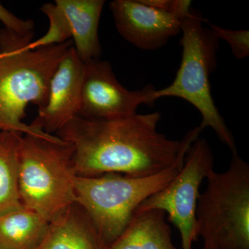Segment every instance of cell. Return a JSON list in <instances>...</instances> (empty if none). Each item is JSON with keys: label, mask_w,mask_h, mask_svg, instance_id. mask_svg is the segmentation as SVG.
Returning <instances> with one entry per match:
<instances>
[{"label": "cell", "mask_w": 249, "mask_h": 249, "mask_svg": "<svg viewBox=\"0 0 249 249\" xmlns=\"http://www.w3.org/2000/svg\"><path fill=\"white\" fill-rule=\"evenodd\" d=\"M160 112L114 119L76 116L57 132L73 147V170L78 177L121 174L142 178L169 168L185 147L199 138V127L182 140H171L157 130Z\"/></svg>", "instance_id": "1"}, {"label": "cell", "mask_w": 249, "mask_h": 249, "mask_svg": "<svg viewBox=\"0 0 249 249\" xmlns=\"http://www.w3.org/2000/svg\"><path fill=\"white\" fill-rule=\"evenodd\" d=\"M190 147L183 149L171 166L152 176L135 178L111 173L76 177V203L88 214L106 247L124 232L139 205L178 175Z\"/></svg>", "instance_id": "2"}, {"label": "cell", "mask_w": 249, "mask_h": 249, "mask_svg": "<svg viewBox=\"0 0 249 249\" xmlns=\"http://www.w3.org/2000/svg\"><path fill=\"white\" fill-rule=\"evenodd\" d=\"M73 147L60 138L24 134L19 147V191L23 206L51 222L76 204Z\"/></svg>", "instance_id": "3"}, {"label": "cell", "mask_w": 249, "mask_h": 249, "mask_svg": "<svg viewBox=\"0 0 249 249\" xmlns=\"http://www.w3.org/2000/svg\"><path fill=\"white\" fill-rule=\"evenodd\" d=\"M73 43L27 50L2 52L0 58V131L31 134L56 140L55 135L34 124H24L28 105L44 107L49 97V84L59 62Z\"/></svg>", "instance_id": "4"}, {"label": "cell", "mask_w": 249, "mask_h": 249, "mask_svg": "<svg viewBox=\"0 0 249 249\" xmlns=\"http://www.w3.org/2000/svg\"><path fill=\"white\" fill-rule=\"evenodd\" d=\"M200 15L191 14L183 21L181 65L173 83L161 89H155L152 101L160 98H182L193 105L202 117L201 131L211 127L224 143L237 152L235 139L219 114L211 94L210 76L217 67L219 39L212 31L204 27Z\"/></svg>", "instance_id": "5"}, {"label": "cell", "mask_w": 249, "mask_h": 249, "mask_svg": "<svg viewBox=\"0 0 249 249\" xmlns=\"http://www.w3.org/2000/svg\"><path fill=\"white\" fill-rule=\"evenodd\" d=\"M198 199V236L218 249H249V165L232 153L227 171L213 170Z\"/></svg>", "instance_id": "6"}, {"label": "cell", "mask_w": 249, "mask_h": 249, "mask_svg": "<svg viewBox=\"0 0 249 249\" xmlns=\"http://www.w3.org/2000/svg\"><path fill=\"white\" fill-rule=\"evenodd\" d=\"M213 167L214 157L209 142L198 138L187 151L178 175L139 205L135 212L152 209L164 211L179 231L182 249H192L198 237L196 210L199 187Z\"/></svg>", "instance_id": "7"}, {"label": "cell", "mask_w": 249, "mask_h": 249, "mask_svg": "<svg viewBox=\"0 0 249 249\" xmlns=\"http://www.w3.org/2000/svg\"><path fill=\"white\" fill-rule=\"evenodd\" d=\"M155 88L147 85L130 91L116 79L111 64L99 59L84 63V76L78 116L93 119H114L137 114L142 104L152 105Z\"/></svg>", "instance_id": "8"}, {"label": "cell", "mask_w": 249, "mask_h": 249, "mask_svg": "<svg viewBox=\"0 0 249 249\" xmlns=\"http://www.w3.org/2000/svg\"><path fill=\"white\" fill-rule=\"evenodd\" d=\"M84 62L73 46L59 62L49 84V97L32 124L53 135L79 114Z\"/></svg>", "instance_id": "9"}, {"label": "cell", "mask_w": 249, "mask_h": 249, "mask_svg": "<svg viewBox=\"0 0 249 249\" xmlns=\"http://www.w3.org/2000/svg\"><path fill=\"white\" fill-rule=\"evenodd\" d=\"M109 9L119 34L139 49H160L181 32L183 22L172 14L145 6L139 0H114Z\"/></svg>", "instance_id": "10"}, {"label": "cell", "mask_w": 249, "mask_h": 249, "mask_svg": "<svg viewBox=\"0 0 249 249\" xmlns=\"http://www.w3.org/2000/svg\"><path fill=\"white\" fill-rule=\"evenodd\" d=\"M86 212L76 203L49 223L36 249H107Z\"/></svg>", "instance_id": "11"}, {"label": "cell", "mask_w": 249, "mask_h": 249, "mask_svg": "<svg viewBox=\"0 0 249 249\" xmlns=\"http://www.w3.org/2000/svg\"><path fill=\"white\" fill-rule=\"evenodd\" d=\"M104 0H55L65 14L73 38V49L82 62L99 59L102 53L98 24Z\"/></svg>", "instance_id": "12"}, {"label": "cell", "mask_w": 249, "mask_h": 249, "mask_svg": "<svg viewBox=\"0 0 249 249\" xmlns=\"http://www.w3.org/2000/svg\"><path fill=\"white\" fill-rule=\"evenodd\" d=\"M107 249H178L173 245L165 213L152 209L134 213L121 235Z\"/></svg>", "instance_id": "13"}, {"label": "cell", "mask_w": 249, "mask_h": 249, "mask_svg": "<svg viewBox=\"0 0 249 249\" xmlns=\"http://www.w3.org/2000/svg\"><path fill=\"white\" fill-rule=\"evenodd\" d=\"M49 223L33 210L22 206L0 217V249H36Z\"/></svg>", "instance_id": "14"}, {"label": "cell", "mask_w": 249, "mask_h": 249, "mask_svg": "<svg viewBox=\"0 0 249 249\" xmlns=\"http://www.w3.org/2000/svg\"><path fill=\"white\" fill-rule=\"evenodd\" d=\"M23 134L0 131V217L23 206L19 191V147Z\"/></svg>", "instance_id": "15"}, {"label": "cell", "mask_w": 249, "mask_h": 249, "mask_svg": "<svg viewBox=\"0 0 249 249\" xmlns=\"http://www.w3.org/2000/svg\"><path fill=\"white\" fill-rule=\"evenodd\" d=\"M41 11L48 18L49 27L45 35L26 47L27 50H34L52 45H61L71 37V30L65 14L55 3H46Z\"/></svg>", "instance_id": "16"}, {"label": "cell", "mask_w": 249, "mask_h": 249, "mask_svg": "<svg viewBox=\"0 0 249 249\" xmlns=\"http://www.w3.org/2000/svg\"><path fill=\"white\" fill-rule=\"evenodd\" d=\"M210 30L217 38L226 41L229 46L232 54L239 60L248 58L249 56V31L231 30L219 27L214 24H209Z\"/></svg>", "instance_id": "17"}, {"label": "cell", "mask_w": 249, "mask_h": 249, "mask_svg": "<svg viewBox=\"0 0 249 249\" xmlns=\"http://www.w3.org/2000/svg\"><path fill=\"white\" fill-rule=\"evenodd\" d=\"M0 21L4 24L6 30L14 33L19 37L32 39L34 35L35 24L31 19L18 18L10 12L0 3Z\"/></svg>", "instance_id": "18"}, {"label": "cell", "mask_w": 249, "mask_h": 249, "mask_svg": "<svg viewBox=\"0 0 249 249\" xmlns=\"http://www.w3.org/2000/svg\"><path fill=\"white\" fill-rule=\"evenodd\" d=\"M191 5L190 0H173L170 14L183 22L191 14Z\"/></svg>", "instance_id": "19"}, {"label": "cell", "mask_w": 249, "mask_h": 249, "mask_svg": "<svg viewBox=\"0 0 249 249\" xmlns=\"http://www.w3.org/2000/svg\"><path fill=\"white\" fill-rule=\"evenodd\" d=\"M140 2L152 9L170 14L173 0H139Z\"/></svg>", "instance_id": "20"}, {"label": "cell", "mask_w": 249, "mask_h": 249, "mask_svg": "<svg viewBox=\"0 0 249 249\" xmlns=\"http://www.w3.org/2000/svg\"><path fill=\"white\" fill-rule=\"evenodd\" d=\"M203 249H218L211 242H204V247Z\"/></svg>", "instance_id": "21"}, {"label": "cell", "mask_w": 249, "mask_h": 249, "mask_svg": "<svg viewBox=\"0 0 249 249\" xmlns=\"http://www.w3.org/2000/svg\"><path fill=\"white\" fill-rule=\"evenodd\" d=\"M2 55H3V53H1V52H0V58H1V57L2 56Z\"/></svg>", "instance_id": "22"}]
</instances>
